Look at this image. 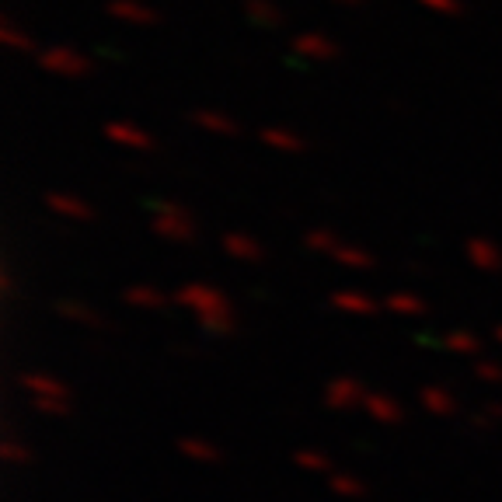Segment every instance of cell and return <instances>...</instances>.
Returning a JSON list of instances; mask_svg holds the SVG:
<instances>
[{
  "label": "cell",
  "mask_w": 502,
  "mask_h": 502,
  "mask_svg": "<svg viewBox=\"0 0 502 502\" xmlns=\"http://www.w3.org/2000/svg\"><path fill=\"white\" fill-rule=\"evenodd\" d=\"M0 457H4V464H11V467H25V464H32V446L15 440V436H4V440H0Z\"/></svg>",
  "instance_id": "27"
},
{
  "label": "cell",
  "mask_w": 502,
  "mask_h": 502,
  "mask_svg": "<svg viewBox=\"0 0 502 502\" xmlns=\"http://www.w3.org/2000/svg\"><path fill=\"white\" fill-rule=\"evenodd\" d=\"M151 227H154L157 237H164V241H172V245H189L195 237V216L185 210L182 203L164 199V203H157L154 206Z\"/></svg>",
  "instance_id": "2"
},
{
  "label": "cell",
  "mask_w": 502,
  "mask_h": 502,
  "mask_svg": "<svg viewBox=\"0 0 502 502\" xmlns=\"http://www.w3.org/2000/svg\"><path fill=\"white\" fill-rule=\"evenodd\" d=\"M331 308L342 310V314H356V318H367V314H373L377 310V304H373V297L363 290H335L331 293Z\"/></svg>",
  "instance_id": "14"
},
{
  "label": "cell",
  "mask_w": 502,
  "mask_h": 502,
  "mask_svg": "<svg viewBox=\"0 0 502 502\" xmlns=\"http://www.w3.org/2000/svg\"><path fill=\"white\" fill-rule=\"evenodd\" d=\"M384 308L394 310V314H402V318H419V314L425 310V300L419 297V293L398 290V293H387Z\"/></svg>",
  "instance_id": "22"
},
{
  "label": "cell",
  "mask_w": 502,
  "mask_h": 502,
  "mask_svg": "<svg viewBox=\"0 0 502 502\" xmlns=\"http://www.w3.org/2000/svg\"><path fill=\"white\" fill-rule=\"evenodd\" d=\"M105 140H112V143L126 147V151H151V147H154L151 133L140 130L136 122H126V119H112V122H105Z\"/></svg>",
  "instance_id": "7"
},
{
  "label": "cell",
  "mask_w": 502,
  "mask_h": 502,
  "mask_svg": "<svg viewBox=\"0 0 502 502\" xmlns=\"http://www.w3.org/2000/svg\"><path fill=\"white\" fill-rule=\"evenodd\" d=\"M290 49H293V57L318 59V63L339 57V46H335L329 36H321V32H300V36H293Z\"/></svg>",
  "instance_id": "8"
},
{
  "label": "cell",
  "mask_w": 502,
  "mask_h": 502,
  "mask_svg": "<svg viewBox=\"0 0 502 502\" xmlns=\"http://www.w3.org/2000/svg\"><path fill=\"white\" fill-rule=\"evenodd\" d=\"M0 42H4L7 49H15V53H32V49H36L32 36H28L21 25H15L11 18L0 21Z\"/></svg>",
  "instance_id": "24"
},
{
  "label": "cell",
  "mask_w": 502,
  "mask_h": 502,
  "mask_svg": "<svg viewBox=\"0 0 502 502\" xmlns=\"http://www.w3.org/2000/svg\"><path fill=\"white\" fill-rule=\"evenodd\" d=\"M475 377H478L482 384H502V363H496V360H478V363H475Z\"/></svg>",
  "instance_id": "31"
},
{
  "label": "cell",
  "mask_w": 502,
  "mask_h": 502,
  "mask_svg": "<svg viewBox=\"0 0 502 502\" xmlns=\"http://www.w3.org/2000/svg\"><path fill=\"white\" fill-rule=\"evenodd\" d=\"M21 391H28V398L32 402H39V398H70V391L67 384L53 377V373H46V370H25L18 377Z\"/></svg>",
  "instance_id": "5"
},
{
  "label": "cell",
  "mask_w": 502,
  "mask_h": 502,
  "mask_svg": "<svg viewBox=\"0 0 502 502\" xmlns=\"http://www.w3.org/2000/svg\"><path fill=\"white\" fill-rule=\"evenodd\" d=\"M444 346L450 349V352H457V356H475L478 349H482V342H478V335L475 331H446L444 335Z\"/></svg>",
  "instance_id": "26"
},
{
  "label": "cell",
  "mask_w": 502,
  "mask_h": 502,
  "mask_svg": "<svg viewBox=\"0 0 502 502\" xmlns=\"http://www.w3.org/2000/svg\"><path fill=\"white\" fill-rule=\"evenodd\" d=\"M0 293H4V297H15V276L7 269L0 272Z\"/></svg>",
  "instance_id": "33"
},
{
  "label": "cell",
  "mask_w": 502,
  "mask_h": 502,
  "mask_svg": "<svg viewBox=\"0 0 502 502\" xmlns=\"http://www.w3.org/2000/svg\"><path fill=\"white\" fill-rule=\"evenodd\" d=\"M419 405L433 415V419H450L454 412H457V398L440 384H429L419 391Z\"/></svg>",
  "instance_id": "12"
},
{
  "label": "cell",
  "mask_w": 502,
  "mask_h": 502,
  "mask_svg": "<svg viewBox=\"0 0 502 502\" xmlns=\"http://www.w3.org/2000/svg\"><path fill=\"white\" fill-rule=\"evenodd\" d=\"M172 300L178 308L193 310L206 335H234V329H237L231 300L224 297V290H216L210 283H199V279L185 283V287H178L172 293Z\"/></svg>",
  "instance_id": "1"
},
{
  "label": "cell",
  "mask_w": 502,
  "mask_h": 502,
  "mask_svg": "<svg viewBox=\"0 0 502 502\" xmlns=\"http://www.w3.org/2000/svg\"><path fill=\"white\" fill-rule=\"evenodd\" d=\"M32 408L46 419H67L70 415V398H39V402H32Z\"/></svg>",
  "instance_id": "29"
},
{
  "label": "cell",
  "mask_w": 502,
  "mask_h": 502,
  "mask_svg": "<svg viewBox=\"0 0 502 502\" xmlns=\"http://www.w3.org/2000/svg\"><path fill=\"white\" fill-rule=\"evenodd\" d=\"M178 450H182V457H189L195 464H216L224 457V450L216 444H210V440H203V436H182Z\"/></svg>",
  "instance_id": "18"
},
{
  "label": "cell",
  "mask_w": 502,
  "mask_h": 502,
  "mask_svg": "<svg viewBox=\"0 0 502 502\" xmlns=\"http://www.w3.org/2000/svg\"><path fill=\"white\" fill-rule=\"evenodd\" d=\"M492 335H496V342H499V346H502V325H499V329H496V331H492Z\"/></svg>",
  "instance_id": "35"
},
{
  "label": "cell",
  "mask_w": 502,
  "mask_h": 502,
  "mask_svg": "<svg viewBox=\"0 0 502 502\" xmlns=\"http://www.w3.org/2000/svg\"><path fill=\"white\" fill-rule=\"evenodd\" d=\"M262 143L272 147V151H279V154H300L308 147V140L300 133H293V130H287V126H266L262 130Z\"/></svg>",
  "instance_id": "13"
},
{
  "label": "cell",
  "mask_w": 502,
  "mask_h": 502,
  "mask_svg": "<svg viewBox=\"0 0 502 502\" xmlns=\"http://www.w3.org/2000/svg\"><path fill=\"white\" fill-rule=\"evenodd\" d=\"M329 258H335L342 269H370V266H373V255H370V251L356 248V245H342V241L331 248Z\"/></svg>",
  "instance_id": "21"
},
{
  "label": "cell",
  "mask_w": 502,
  "mask_h": 502,
  "mask_svg": "<svg viewBox=\"0 0 502 502\" xmlns=\"http://www.w3.org/2000/svg\"><path fill=\"white\" fill-rule=\"evenodd\" d=\"M46 206L57 213V216H63V220H74V224H80V220H91L95 216V210L80 199V195L74 193H49L46 195Z\"/></svg>",
  "instance_id": "11"
},
{
  "label": "cell",
  "mask_w": 502,
  "mask_h": 502,
  "mask_svg": "<svg viewBox=\"0 0 502 502\" xmlns=\"http://www.w3.org/2000/svg\"><path fill=\"white\" fill-rule=\"evenodd\" d=\"M122 300H126L130 308H140V310H161L168 304V293L151 287V283H133V287H126Z\"/></svg>",
  "instance_id": "15"
},
{
  "label": "cell",
  "mask_w": 502,
  "mask_h": 502,
  "mask_svg": "<svg viewBox=\"0 0 502 502\" xmlns=\"http://www.w3.org/2000/svg\"><path fill=\"white\" fill-rule=\"evenodd\" d=\"M293 464H297L300 471H308V475H331L329 454H321V450H310V446H300V450L293 454Z\"/></svg>",
  "instance_id": "25"
},
{
  "label": "cell",
  "mask_w": 502,
  "mask_h": 502,
  "mask_svg": "<svg viewBox=\"0 0 502 502\" xmlns=\"http://www.w3.org/2000/svg\"><path fill=\"white\" fill-rule=\"evenodd\" d=\"M109 15L122 25H130V28H151L157 25V15L151 4H143V0H109Z\"/></svg>",
  "instance_id": "6"
},
{
  "label": "cell",
  "mask_w": 502,
  "mask_h": 502,
  "mask_svg": "<svg viewBox=\"0 0 502 502\" xmlns=\"http://www.w3.org/2000/svg\"><path fill=\"white\" fill-rule=\"evenodd\" d=\"M425 11H433V15H461V0H419Z\"/></svg>",
  "instance_id": "32"
},
{
  "label": "cell",
  "mask_w": 502,
  "mask_h": 502,
  "mask_svg": "<svg viewBox=\"0 0 502 502\" xmlns=\"http://www.w3.org/2000/svg\"><path fill=\"white\" fill-rule=\"evenodd\" d=\"M245 15H248V21L258 25V28H276V25L287 21L283 7L272 4V0H245Z\"/></svg>",
  "instance_id": "17"
},
{
  "label": "cell",
  "mask_w": 502,
  "mask_h": 502,
  "mask_svg": "<svg viewBox=\"0 0 502 502\" xmlns=\"http://www.w3.org/2000/svg\"><path fill=\"white\" fill-rule=\"evenodd\" d=\"M367 387L360 384L356 377H335L325 384V405L335 412H349V408H360L367 402Z\"/></svg>",
  "instance_id": "4"
},
{
  "label": "cell",
  "mask_w": 502,
  "mask_h": 502,
  "mask_svg": "<svg viewBox=\"0 0 502 502\" xmlns=\"http://www.w3.org/2000/svg\"><path fill=\"white\" fill-rule=\"evenodd\" d=\"M335 4H342V7H360L363 0H335Z\"/></svg>",
  "instance_id": "34"
},
{
  "label": "cell",
  "mask_w": 502,
  "mask_h": 502,
  "mask_svg": "<svg viewBox=\"0 0 502 502\" xmlns=\"http://www.w3.org/2000/svg\"><path fill=\"white\" fill-rule=\"evenodd\" d=\"M39 67L46 74H53V78L74 80L91 70V59L84 57L80 49H74V46H49V49L39 53Z\"/></svg>",
  "instance_id": "3"
},
{
  "label": "cell",
  "mask_w": 502,
  "mask_h": 502,
  "mask_svg": "<svg viewBox=\"0 0 502 502\" xmlns=\"http://www.w3.org/2000/svg\"><path fill=\"white\" fill-rule=\"evenodd\" d=\"M193 122L199 130H206V133H216V136H234L237 133V126H234V119L227 112H220V109H195L193 112Z\"/></svg>",
  "instance_id": "19"
},
{
  "label": "cell",
  "mask_w": 502,
  "mask_h": 502,
  "mask_svg": "<svg viewBox=\"0 0 502 502\" xmlns=\"http://www.w3.org/2000/svg\"><path fill=\"white\" fill-rule=\"evenodd\" d=\"M329 485L339 499H367V485H363V478H356V475L335 471V475L329 478Z\"/></svg>",
  "instance_id": "23"
},
{
  "label": "cell",
  "mask_w": 502,
  "mask_h": 502,
  "mask_svg": "<svg viewBox=\"0 0 502 502\" xmlns=\"http://www.w3.org/2000/svg\"><path fill=\"white\" fill-rule=\"evenodd\" d=\"M59 318H67V321H74V325H84V329H101L105 321H101V314L95 308H88V304H80V300H59L57 304Z\"/></svg>",
  "instance_id": "20"
},
{
  "label": "cell",
  "mask_w": 502,
  "mask_h": 502,
  "mask_svg": "<svg viewBox=\"0 0 502 502\" xmlns=\"http://www.w3.org/2000/svg\"><path fill=\"white\" fill-rule=\"evenodd\" d=\"M467 262L482 272H499L502 269V248L488 237H471L467 241Z\"/></svg>",
  "instance_id": "10"
},
{
  "label": "cell",
  "mask_w": 502,
  "mask_h": 502,
  "mask_svg": "<svg viewBox=\"0 0 502 502\" xmlns=\"http://www.w3.org/2000/svg\"><path fill=\"white\" fill-rule=\"evenodd\" d=\"M502 423V402H488L485 408H478L475 415H471V425L475 429H492V425Z\"/></svg>",
  "instance_id": "30"
},
{
  "label": "cell",
  "mask_w": 502,
  "mask_h": 502,
  "mask_svg": "<svg viewBox=\"0 0 502 502\" xmlns=\"http://www.w3.org/2000/svg\"><path fill=\"white\" fill-rule=\"evenodd\" d=\"M363 412H367L373 423H381V425H398L402 419H405V408H402V402H398V398H391L387 391H370L367 402H363Z\"/></svg>",
  "instance_id": "9"
},
{
  "label": "cell",
  "mask_w": 502,
  "mask_h": 502,
  "mask_svg": "<svg viewBox=\"0 0 502 502\" xmlns=\"http://www.w3.org/2000/svg\"><path fill=\"white\" fill-rule=\"evenodd\" d=\"M304 245H308L310 251H318V255H331V248L339 245V237H335V231H329V227H314V231H308Z\"/></svg>",
  "instance_id": "28"
},
{
  "label": "cell",
  "mask_w": 502,
  "mask_h": 502,
  "mask_svg": "<svg viewBox=\"0 0 502 502\" xmlns=\"http://www.w3.org/2000/svg\"><path fill=\"white\" fill-rule=\"evenodd\" d=\"M224 251L231 255V258H237V262H258L262 258V245L251 237V234H241V231H231L224 234Z\"/></svg>",
  "instance_id": "16"
}]
</instances>
